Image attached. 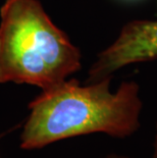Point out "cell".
<instances>
[{
    "instance_id": "5b68a950",
    "label": "cell",
    "mask_w": 157,
    "mask_h": 158,
    "mask_svg": "<svg viewBox=\"0 0 157 158\" xmlns=\"http://www.w3.org/2000/svg\"><path fill=\"white\" fill-rule=\"evenodd\" d=\"M153 158H157V126H156V134L154 140V151H153Z\"/></svg>"
},
{
    "instance_id": "277c9868",
    "label": "cell",
    "mask_w": 157,
    "mask_h": 158,
    "mask_svg": "<svg viewBox=\"0 0 157 158\" xmlns=\"http://www.w3.org/2000/svg\"><path fill=\"white\" fill-rule=\"evenodd\" d=\"M102 158H132L130 156H126V155H122V154H108Z\"/></svg>"
},
{
    "instance_id": "6da1fadb",
    "label": "cell",
    "mask_w": 157,
    "mask_h": 158,
    "mask_svg": "<svg viewBox=\"0 0 157 158\" xmlns=\"http://www.w3.org/2000/svg\"><path fill=\"white\" fill-rule=\"evenodd\" d=\"M111 77L80 85L63 81L30 103V115L21 135V148H41L68 138L103 133L126 138L140 127L142 100L134 81L122 82L110 91Z\"/></svg>"
},
{
    "instance_id": "3957f363",
    "label": "cell",
    "mask_w": 157,
    "mask_h": 158,
    "mask_svg": "<svg viewBox=\"0 0 157 158\" xmlns=\"http://www.w3.org/2000/svg\"><path fill=\"white\" fill-rule=\"evenodd\" d=\"M157 58V21H132L98 55L89 70L90 83L111 77L123 66Z\"/></svg>"
},
{
    "instance_id": "7a4b0ae2",
    "label": "cell",
    "mask_w": 157,
    "mask_h": 158,
    "mask_svg": "<svg viewBox=\"0 0 157 158\" xmlns=\"http://www.w3.org/2000/svg\"><path fill=\"white\" fill-rule=\"evenodd\" d=\"M81 52L37 0H5L0 9V83L42 91L81 68Z\"/></svg>"
}]
</instances>
